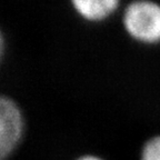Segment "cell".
<instances>
[{
  "mask_svg": "<svg viewBox=\"0 0 160 160\" xmlns=\"http://www.w3.org/2000/svg\"><path fill=\"white\" fill-rule=\"evenodd\" d=\"M123 27L131 38L142 43L160 42V5L140 0L126 7Z\"/></svg>",
  "mask_w": 160,
  "mask_h": 160,
  "instance_id": "6da1fadb",
  "label": "cell"
},
{
  "mask_svg": "<svg viewBox=\"0 0 160 160\" xmlns=\"http://www.w3.org/2000/svg\"><path fill=\"white\" fill-rule=\"evenodd\" d=\"M77 160H102L101 158H98V157H96V156H83V157H80V158H78Z\"/></svg>",
  "mask_w": 160,
  "mask_h": 160,
  "instance_id": "5b68a950",
  "label": "cell"
},
{
  "mask_svg": "<svg viewBox=\"0 0 160 160\" xmlns=\"http://www.w3.org/2000/svg\"><path fill=\"white\" fill-rule=\"evenodd\" d=\"M141 160H160V136L150 138L143 145Z\"/></svg>",
  "mask_w": 160,
  "mask_h": 160,
  "instance_id": "277c9868",
  "label": "cell"
},
{
  "mask_svg": "<svg viewBox=\"0 0 160 160\" xmlns=\"http://www.w3.org/2000/svg\"><path fill=\"white\" fill-rule=\"evenodd\" d=\"M23 129L22 115L11 98H0V160H6L19 142Z\"/></svg>",
  "mask_w": 160,
  "mask_h": 160,
  "instance_id": "7a4b0ae2",
  "label": "cell"
},
{
  "mask_svg": "<svg viewBox=\"0 0 160 160\" xmlns=\"http://www.w3.org/2000/svg\"><path fill=\"white\" fill-rule=\"evenodd\" d=\"M75 11L89 21H100L109 17L119 6L118 0H73Z\"/></svg>",
  "mask_w": 160,
  "mask_h": 160,
  "instance_id": "3957f363",
  "label": "cell"
}]
</instances>
